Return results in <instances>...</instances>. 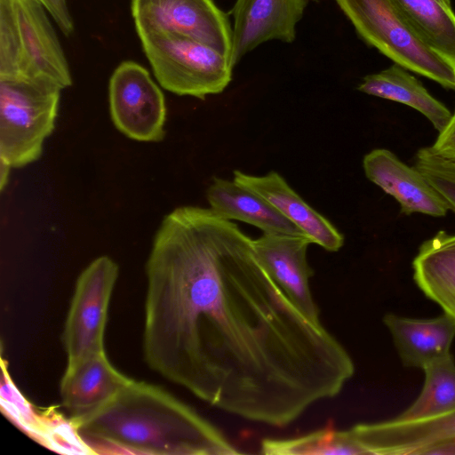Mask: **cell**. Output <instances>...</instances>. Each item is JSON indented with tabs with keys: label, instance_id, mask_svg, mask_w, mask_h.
<instances>
[{
	"label": "cell",
	"instance_id": "cell-20",
	"mask_svg": "<svg viewBox=\"0 0 455 455\" xmlns=\"http://www.w3.org/2000/svg\"><path fill=\"white\" fill-rule=\"evenodd\" d=\"M390 1L415 36L455 68V13L450 0Z\"/></svg>",
	"mask_w": 455,
	"mask_h": 455
},
{
	"label": "cell",
	"instance_id": "cell-15",
	"mask_svg": "<svg viewBox=\"0 0 455 455\" xmlns=\"http://www.w3.org/2000/svg\"><path fill=\"white\" fill-rule=\"evenodd\" d=\"M234 180L255 192L299 228L312 242L329 251H338L344 236L322 214L307 204L276 172L264 176L234 171Z\"/></svg>",
	"mask_w": 455,
	"mask_h": 455
},
{
	"label": "cell",
	"instance_id": "cell-4",
	"mask_svg": "<svg viewBox=\"0 0 455 455\" xmlns=\"http://www.w3.org/2000/svg\"><path fill=\"white\" fill-rule=\"evenodd\" d=\"M61 91L45 79H0V160L19 168L40 157L55 126Z\"/></svg>",
	"mask_w": 455,
	"mask_h": 455
},
{
	"label": "cell",
	"instance_id": "cell-2",
	"mask_svg": "<svg viewBox=\"0 0 455 455\" xmlns=\"http://www.w3.org/2000/svg\"><path fill=\"white\" fill-rule=\"evenodd\" d=\"M92 453H243L212 423L164 388L132 379L97 411L70 419Z\"/></svg>",
	"mask_w": 455,
	"mask_h": 455
},
{
	"label": "cell",
	"instance_id": "cell-1",
	"mask_svg": "<svg viewBox=\"0 0 455 455\" xmlns=\"http://www.w3.org/2000/svg\"><path fill=\"white\" fill-rule=\"evenodd\" d=\"M146 275V363L213 407L282 427L355 372L343 345L272 279L252 239L211 208L165 216Z\"/></svg>",
	"mask_w": 455,
	"mask_h": 455
},
{
	"label": "cell",
	"instance_id": "cell-7",
	"mask_svg": "<svg viewBox=\"0 0 455 455\" xmlns=\"http://www.w3.org/2000/svg\"><path fill=\"white\" fill-rule=\"evenodd\" d=\"M118 273L111 258L100 256L80 274L62 334L68 363L105 352L108 306Z\"/></svg>",
	"mask_w": 455,
	"mask_h": 455
},
{
	"label": "cell",
	"instance_id": "cell-23",
	"mask_svg": "<svg viewBox=\"0 0 455 455\" xmlns=\"http://www.w3.org/2000/svg\"><path fill=\"white\" fill-rule=\"evenodd\" d=\"M45 7L52 19L58 25L60 30L70 36L75 30V24L69 12L67 0H39Z\"/></svg>",
	"mask_w": 455,
	"mask_h": 455
},
{
	"label": "cell",
	"instance_id": "cell-17",
	"mask_svg": "<svg viewBox=\"0 0 455 455\" xmlns=\"http://www.w3.org/2000/svg\"><path fill=\"white\" fill-rule=\"evenodd\" d=\"M206 198L210 208L227 220L248 223L264 233L307 236L263 197L234 180L213 178Z\"/></svg>",
	"mask_w": 455,
	"mask_h": 455
},
{
	"label": "cell",
	"instance_id": "cell-3",
	"mask_svg": "<svg viewBox=\"0 0 455 455\" xmlns=\"http://www.w3.org/2000/svg\"><path fill=\"white\" fill-rule=\"evenodd\" d=\"M50 14L39 0H0V79H45L72 85Z\"/></svg>",
	"mask_w": 455,
	"mask_h": 455
},
{
	"label": "cell",
	"instance_id": "cell-14",
	"mask_svg": "<svg viewBox=\"0 0 455 455\" xmlns=\"http://www.w3.org/2000/svg\"><path fill=\"white\" fill-rule=\"evenodd\" d=\"M132 379L119 371L100 352L68 363L60 384L62 405L79 418L108 403Z\"/></svg>",
	"mask_w": 455,
	"mask_h": 455
},
{
	"label": "cell",
	"instance_id": "cell-16",
	"mask_svg": "<svg viewBox=\"0 0 455 455\" xmlns=\"http://www.w3.org/2000/svg\"><path fill=\"white\" fill-rule=\"evenodd\" d=\"M383 323L388 329L402 363L423 369L430 362L450 353L455 338V320L449 315L416 319L393 313Z\"/></svg>",
	"mask_w": 455,
	"mask_h": 455
},
{
	"label": "cell",
	"instance_id": "cell-10",
	"mask_svg": "<svg viewBox=\"0 0 455 455\" xmlns=\"http://www.w3.org/2000/svg\"><path fill=\"white\" fill-rule=\"evenodd\" d=\"M108 100L113 123L125 136L147 142L164 139V96L144 67L132 60L120 63L109 79Z\"/></svg>",
	"mask_w": 455,
	"mask_h": 455
},
{
	"label": "cell",
	"instance_id": "cell-13",
	"mask_svg": "<svg viewBox=\"0 0 455 455\" xmlns=\"http://www.w3.org/2000/svg\"><path fill=\"white\" fill-rule=\"evenodd\" d=\"M363 166L366 177L393 196L406 215L443 217L451 210L443 196L416 167L408 166L387 149L369 152L363 157Z\"/></svg>",
	"mask_w": 455,
	"mask_h": 455
},
{
	"label": "cell",
	"instance_id": "cell-24",
	"mask_svg": "<svg viewBox=\"0 0 455 455\" xmlns=\"http://www.w3.org/2000/svg\"><path fill=\"white\" fill-rule=\"evenodd\" d=\"M430 148L438 156L455 163V112Z\"/></svg>",
	"mask_w": 455,
	"mask_h": 455
},
{
	"label": "cell",
	"instance_id": "cell-8",
	"mask_svg": "<svg viewBox=\"0 0 455 455\" xmlns=\"http://www.w3.org/2000/svg\"><path fill=\"white\" fill-rule=\"evenodd\" d=\"M131 12L138 36L165 32L189 37L230 61L232 28L213 0H131Z\"/></svg>",
	"mask_w": 455,
	"mask_h": 455
},
{
	"label": "cell",
	"instance_id": "cell-12",
	"mask_svg": "<svg viewBox=\"0 0 455 455\" xmlns=\"http://www.w3.org/2000/svg\"><path fill=\"white\" fill-rule=\"evenodd\" d=\"M311 240L305 235L263 233L252 239L255 254L296 307L310 320L320 323V311L309 280L314 269L307 259Z\"/></svg>",
	"mask_w": 455,
	"mask_h": 455
},
{
	"label": "cell",
	"instance_id": "cell-5",
	"mask_svg": "<svg viewBox=\"0 0 455 455\" xmlns=\"http://www.w3.org/2000/svg\"><path fill=\"white\" fill-rule=\"evenodd\" d=\"M139 37L155 77L174 94L204 100L222 92L232 81L229 60L209 45L165 32Z\"/></svg>",
	"mask_w": 455,
	"mask_h": 455
},
{
	"label": "cell",
	"instance_id": "cell-6",
	"mask_svg": "<svg viewBox=\"0 0 455 455\" xmlns=\"http://www.w3.org/2000/svg\"><path fill=\"white\" fill-rule=\"evenodd\" d=\"M368 44L408 70L455 89V68L427 47L390 0H335Z\"/></svg>",
	"mask_w": 455,
	"mask_h": 455
},
{
	"label": "cell",
	"instance_id": "cell-9",
	"mask_svg": "<svg viewBox=\"0 0 455 455\" xmlns=\"http://www.w3.org/2000/svg\"><path fill=\"white\" fill-rule=\"evenodd\" d=\"M345 438L358 455H455V411L422 420L360 423L346 429Z\"/></svg>",
	"mask_w": 455,
	"mask_h": 455
},
{
	"label": "cell",
	"instance_id": "cell-18",
	"mask_svg": "<svg viewBox=\"0 0 455 455\" xmlns=\"http://www.w3.org/2000/svg\"><path fill=\"white\" fill-rule=\"evenodd\" d=\"M412 267L417 286L455 320V235L441 230L425 241Z\"/></svg>",
	"mask_w": 455,
	"mask_h": 455
},
{
	"label": "cell",
	"instance_id": "cell-25",
	"mask_svg": "<svg viewBox=\"0 0 455 455\" xmlns=\"http://www.w3.org/2000/svg\"><path fill=\"white\" fill-rule=\"evenodd\" d=\"M11 166L5 162L0 160V188L3 190L8 182Z\"/></svg>",
	"mask_w": 455,
	"mask_h": 455
},
{
	"label": "cell",
	"instance_id": "cell-22",
	"mask_svg": "<svg viewBox=\"0 0 455 455\" xmlns=\"http://www.w3.org/2000/svg\"><path fill=\"white\" fill-rule=\"evenodd\" d=\"M415 167L436 188L455 212V163L438 156L430 147L416 156Z\"/></svg>",
	"mask_w": 455,
	"mask_h": 455
},
{
	"label": "cell",
	"instance_id": "cell-19",
	"mask_svg": "<svg viewBox=\"0 0 455 455\" xmlns=\"http://www.w3.org/2000/svg\"><path fill=\"white\" fill-rule=\"evenodd\" d=\"M404 67L395 63L363 78L358 91L407 105L420 112L440 132L451 117V111L434 98Z\"/></svg>",
	"mask_w": 455,
	"mask_h": 455
},
{
	"label": "cell",
	"instance_id": "cell-11",
	"mask_svg": "<svg viewBox=\"0 0 455 455\" xmlns=\"http://www.w3.org/2000/svg\"><path fill=\"white\" fill-rule=\"evenodd\" d=\"M307 4L308 0H235L231 10L232 66L265 42L292 43Z\"/></svg>",
	"mask_w": 455,
	"mask_h": 455
},
{
	"label": "cell",
	"instance_id": "cell-21",
	"mask_svg": "<svg viewBox=\"0 0 455 455\" xmlns=\"http://www.w3.org/2000/svg\"><path fill=\"white\" fill-rule=\"evenodd\" d=\"M422 370L425 380L419 395L394 419L422 420L455 411V362L452 355L449 354L435 359Z\"/></svg>",
	"mask_w": 455,
	"mask_h": 455
}]
</instances>
